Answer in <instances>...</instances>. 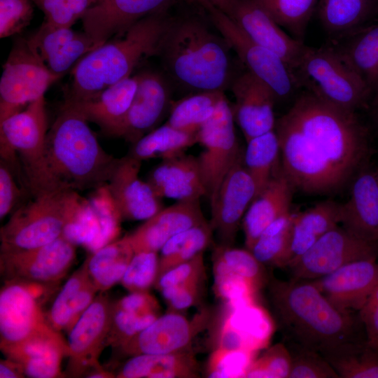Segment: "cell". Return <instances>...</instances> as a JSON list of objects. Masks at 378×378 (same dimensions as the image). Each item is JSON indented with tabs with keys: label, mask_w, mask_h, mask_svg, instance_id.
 Returning <instances> with one entry per match:
<instances>
[{
	"label": "cell",
	"mask_w": 378,
	"mask_h": 378,
	"mask_svg": "<svg viewBox=\"0 0 378 378\" xmlns=\"http://www.w3.org/2000/svg\"><path fill=\"white\" fill-rule=\"evenodd\" d=\"M281 168L295 190L326 195L350 186L368 165V129L356 112L307 90L276 120Z\"/></svg>",
	"instance_id": "cell-1"
},
{
	"label": "cell",
	"mask_w": 378,
	"mask_h": 378,
	"mask_svg": "<svg viewBox=\"0 0 378 378\" xmlns=\"http://www.w3.org/2000/svg\"><path fill=\"white\" fill-rule=\"evenodd\" d=\"M267 286L286 342L325 357L348 343L366 339L361 335L358 313L337 308L312 281L293 277L284 281L270 274Z\"/></svg>",
	"instance_id": "cell-2"
},
{
	"label": "cell",
	"mask_w": 378,
	"mask_h": 378,
	"mask_svg": "<svg viewBox=\"0 0 378 378\" xmlns=\"http://www.w3.org/2000/svg\"><path fill=\"white\" fill-rule=\"evenodd\" d=\"M230 48L223 36L196 18L170 19L158 55L183 87L197 92H224L236 76Z\"/></svg>",
	"instance_id": "cell-3"
},
{
	"label": "cell",
	"mask_w": 378,
	"mask_h": 378,
	"mask_svg": "<svg viewBox=\"0 0 378 378\" xmlns=\"http://www.w3.org/2000/svg\"><path fill=\"white\" fill-rule=\"evenodd\" d=\"M169 20L165 11L148 15L132 24L122 36L87 54L73 69L64 102L90 99L130 77L144 59L158 55Z\"/></svg>",
	"instance_id": "cell-4"
},
{
	"label": "cell",
	"mask_w": 378,
	"mask_h": 378,
	"mask_svg": "<svg viewBox=\"0 0 378 378\" xmlns=\"http://www.w3.org/2000/svg\"><path fill=\"white\" fill-rule=\"evenodd\" d=\"M88 122L64 103L46 136L52 176L61 186L76 191L106 187L120 160L103 149Z\"/></svg>",
	"instance_id": "cell-5"
},
{
	"label": "cell",
	"mask_w": 378,
	"mask_h": 378,
	"mask_svg": "<svg viewBox=\"0 0 378 378\" xmlns=\"http://www.w3.org/2000/svg\"><path fill=\"white\" fill-rule=\"evenodd\" d=\"M83 210L78 191L71 188L31 196L1 227V253L32 249L55 241L82 216Z\"/></svg>",
	"instance_id": "cell-6"
},
{
	"label": "cell",
	"mask_w": 378,
	"mask_h": 378,
	"mask_svg": "<svg viewBox=\"0 0 378 378\" xmlns=\"http://www.w3.org/2000/svg\"><path fill=\"white\" fill-rule=\"evenodd\" d=\"M48 131L44 96L0 122V152L13 150L19 155L31 196L64 188L54 178L48 164Z\"/></svg>",
	"instance_id": "cell-7"
},
{
	"label": "cell",
	"mask_w": 378,
	"mask_h": 378,
	"mask_svg": "<svg viewBox=\"0 0 378 378\" xmlns=\"http://www.w3.org/2000/svg\"><path fill=\"white\" fill-rule=\"evenodd\" d=\"M298 75L302 88L339 108L356 112L370 103V89L328 43L308 48Z\"/></svg>",
	"instance_id": "cell-8"
},
{
	"label": "cell",
	"mask_w": 378,
	"mask_h": 378,
	"mask_svg": "<svg viewBox=\"0 0 378 378\" xmlns=\"http://www.w3.org/2000/svg\"><path fill=\"white\" fill-rule=\"evenodd\" d=\"M192 1L206 12L241 62L272 90L277 99L288 98L302 87L295 70L277 55L252 40L227 14L207 0Z\"/></svg>",
	"instance_id": "cell-9"
},
{
	"label": "cell",
	"mask_w": 378,
	"mask_h": 378,
	"mask_svg": "<svg viewBox=\"0 0 378 378\" xmlns=\"http://www.w3.org/2000/svg\"><path fill=\"white\" fill-rule=\"evenodd\" d=\"M61 77L53 74L27 38L11 49L0 79V122L43 97Z\"/></svg>",
	"instance_id": "cell-10"
},
{
	"label": "cell",
	"mask_w": 378,
	"mask_h": 378,
	"mask_svg": "<svg viewBox=\"0 0 378 378\" xmlns=\"http://www.w3.org/2000/svg\"><path fill=\"white\" fill-rule=\"evenodd\" d=\"M234 122L232 107L225 96L212 116L197 132V144L204 148L197 158L210 203L225 176L244 155Z\"/></svg>",
	"instance_id": "cell-11"
},
{
	"label": "cell",
	"mask_w": 378,
	"mask_h": 378,
	"mask_svg": "<svg viewBox=\"0 0 378 378\" xmlns=\"http://www.w3.org/2000/svg\"><path fill=\"white\" fill-rule=\"evenodd\" d=\"M275 322L259 302L240 306L223 304L214 312L209 342L216 348L260 351L266 349L275 331Z\"/></svg>",
	"instance_id": "cell-12"
},
{
	"label": "cell",
	"mask_w": 378,
	"mask_h": 378,
	"mask_svg": "<svg viewBox=\"0 0 378 378\" xmlns=\"http://www.w3.org/2000/svg\"><path fill=\"white\" fill-rule=\"evenodd\" d=\"M214 314L211 308L203 307L188 319L183 313L167 311L118 350L129 357L191 350L194 339L209 329Z\"/></svg>",
	"instance_id": "cell-13"
},
{
	"label": "cell",
	"mask_w": 378,
	"mask_h": 378,
	"mask_svg": "<svg viewBox=\"0 0 378 378\" xmlns=\"http://www.w3.org/2000/svg\"><path fill=\"white\" fill-rule=\"evenodd\" d=\"M76 255V244L62 235L38 248L1 253V274L6 281L38 285L55 284L67 274Z\"/></svg>",
	"instance_id": "cell-14"
},
{
	"label": "cell",
	"mask_w": 378,
	"mask_h": 378,
	"mask_svg": "<svg viewBox=\"0 0 378 378\" xmlns=\"http://www.w3.org/2000/svg\"><path fill=\"white\" fill-rule=\"evenodd\" d=\"M378 258V243L353 235L340 225L313 244L288 269L292 277L314 280L358 260Z\"/></svg>",
	"instance_id": "cell-15"
},
{
	"label": "cell",
	"mask_w": 378,
	"mask_h": 378,
	"mask_svg": "<svg viewBox=\"0 0 378 378\" xmlns=\"http://www.w3.org/2000/svg\"><path fill=\"white\" fill-rule=\"evenodd\" d=\"M112 304L100 292L68 332L67 372L70 377H86L94 370L103 368L99 358L107 346Z\"/></svg>",
	"instance_id": "cell-16"
},
{
	"label": "cell",
	"mask_w": 378,
	"mask_h": 378,
	"mask_svg": "<svg viewBox=\"0 0 378 378\" xmlns=\"http://www.w3.org/2000/svg\"><path fill=\"white\" fill-rule=\"evenodd\" d=\"M243 156L225 176L210 203L209 223L220 245L232 246L243 218L256 195L255 183L244 165Z\"/></svg>",
	"instance_id": "cell-17"
},
{
	"label": "cell",
	"mask_w": 378,
	"mask_h": 378,
	"mask_svg": "<svg viewBox=\"0 0 378 378\" xmlns=\"http://www.w3.org/2000/svg\"><path fill=\"white\" fill-rule=\"evenodd\" d=\"M230 18L252 40L277 55L298 73L309 46L286 33L257 2L237 0Z\"/></svg>",
	"instance_id": "cell-18"
},
{
	"label": "cell",
	"mask_w": 378,
	"mask_h": 378,
	"mask_svg": "<svg viewBox=\"0 0 378 378\" xmlns=\"http://www.w3.org/2000/svg\"><path fill=\"white\" fill-rule=\"evenodd\" d=\"M136 76V90L116 134L132 144L157 128L171 108L170 90L163 76L153 71Z\"/></svg>",
	"instance_id": "cell-19"
},
{
	"label": "cell",
	"mask_w": 378,
	"mask_h": 378,
	"mask_svg": "<svg viewBox=\"0 0 378 378\" xmlns=\"http://www.w3.org/2000/svg\"><path fill=\"white\" fill-rule=\"evenodd\" d=\"M141 161L129 155L121 158L106 186L120 218L146 220L163 207L147 181L139 176Z\"/></svg>",
	"instance_id": "cell-20"
},
{
	"label": "cell",
	"mask_w": 378,
	"mask_h": 378,
	"mask_svg": "<svg viewBox=\"0 0 378 378\" xmlns=\"http://www.w3.org/2000/svg\"><path fill=\"white\" fill-rule=\"evenodd\" d=\"M230 88L235 98L234 120L246 142L274 130V106L277 99L265 82L246 70L235 76Z\"/></svg>",
	"instance_id": "cell-21"
},
{
	"label": "cell",
	"mask_w": 378,
	"mask_h": 378,
	"mask_svg": "<svg viewBox=\"0 0 378 378\" xmlns=\"http://www.w3.org/2000/svg\"><path fill=\"white\" fill-rule=\"evenodd\" d=\"M174 0H100L81 20L84 31L102 46L113 36H122L135 22L165 11Z\"/></svg>",
	"instance_id": "cell-22"
},
{
	"label": "cell",
	"mask_w": 378,
	"mask_h": 378,
	"mask_svg": "<svg viewBox=\"0 0 378 378\" xmlns=\"http://www.w3.org/2000/svg\"><path fill=\"white\" fill-rule=\"evenodd\" d=\"M27 283L6 281L0 292V346L18 343L48 324Z\"/></svg>",
	"instance_id": "cell-23"
},
{
	"label": "cell",
	"mask_w": 378,
	"mask_h": 378,
	"mask_svg": "<svg viewBox=\"0 0 378 378\" xmlns=\"http://www.w3.org/2000/svg\"><path fill=\"white\" fill-rule=\"evenodd\" d=\"M311 281L339 309L358 312L378 284L377 258L349 262Z\"/></svg>",
	"instance_id": "cell-24"
},
{
	"label": "cell",
	"mask_w": 378,
	"mask_h": 378,
	"mask_svg": "<svg viewBox=\"0 0 378 378\" xmlns=\"http://www.w3.org/2000/svg\"><path fill=\"white\" fill-rule=\"evenodd\" d=\"M0 349L6 358L22 366L26 377H64L61 363L69 356L68 344L50 324L18 343L0 346Z\"/></svg>",
	"instance_id": "cell-25"
},
{
	"label": "cell",
	"mask_w": 378,
	"mask_h": 378,
	"mask_svg": "<svg viewBox=\"0 0 378 378\" xmlns=\"http://www.w3.org/2000/svg\"><path fill=\"white\" fill-rule=\"evenodd\" d=\"M206 221L200 200L180 201L162 208L127 237L134 253L159 252L178 233Z\"/></svg>",
	"instance_id": "cell-26"
},
{
	"label": "cell",
	"mask_w": 378,
	"mask_h": 378,
	"mask_svg": "<svg viewBox=\"0 0 378 378\" xmlns=\"http://www.w3.org/2000/svg\"><path fill=\"white\" fill-rule=\"evenodd\" d=\"M48 68L62 77L90 52L99 46L85 31L57 27L43 22L27 38Z\"/></svg>",
	"instance_id": "cell-27"
},
{
	"label": "cell",
	"mask_w": 378,
	"mask_h": 378,
	"mask_svg": "<svg viewBox=\"0 0 378 378\" xmlns=\"http://www.w3.org/2000/svg\"><path fill=\"white\" fill-rule=\"evenodd\" d=\"M342 203L341 226L361 239L378 243V176L368 165L354 178Z\"/></svg>",
	"instance_id": "cell-28"
},
{
	"label": "cell",
	"mask_w": 378,
	"mask_h": 378,
	"mask_svg": "<svg viewBox=\"0 0 378 378\" xmlns=\"http://www.w3.org/2000/svg\"><path fill=\"white\" fill-rule=\"evenodd\" d=\"M146 181L160 198L196 201L206 196L198 158L185 153L162 160Z\"/></svg>",
	"instance_id": "cell-29"
},
{
	"label": "cell",
	"mask_w": 378,
	"mask_h": 378,
	"mask_svg": "<svg viewBox=\"0 0 378 378\" xmlns=\"http://www.w3.org/2000/svg\"><path fill=\"white\" fill-rule=\"evenodd\" d=\"M295 188L281 164L267 186L255 196L241 222L245 247L251 251L263 230L281 216L290 212Z\"/></svg>",
	"instance_id": "cell-30"
},
{
	"label": "cell",
	"mask_w": 378,
	"mask_h": 378,
	"mask_svg": "<svg viewBox=\"0 0 378 378\" xmlns=\"http://www.w3.org/2000/svg\"><path fill=\"white\" fill-rule=\"evenodd\" d=\"M137 88V77L130 76L77 102L64 103L77 111L88 122L95 123L103 133L116 136Z\"/></svg>",
	"instance_id": "cell-31"
},
{
	"label": "cell",
	"mask_w": 378,
	"mask_h": 378,
	"mask_svg": "<svg viewBox=\"0 0 378 378\" xmlns=\"http://www.w3.org/2000/svg\"><path fill=\"white\" fill-rule=\"evenodd\" d=\"M367 84L378 88V24L363 27L328 43Z\"/></svg>",
	"instance_id": "cell-32"
},
{
	"label": "cell",
	"mask_w": 378,
	"mask_h": 378,
	"mask_svg": "<svg viewBox=\"0 0 378 378\" xmlns=\"http://www.w3.org/2000/svg\"><path fill=\"white\" fill-rule=\"evenodd\" d=\"M200 364L192 349L172 354L131 356L115 374L117 378H196Z\"/></svg>",
	"instance_id": "cell-33"
},
{
	"label": "cell",
	"mask_w": 378,
	"mask_h": 378,
	"mask_svg": "<svg viewBox=\"0 0 378 378\" xmlns=\"http://www.w3.org/2000/svg\"><path fill=\"white\" fill-rule=\"evenodd\" d=\"M98 292L83 265L66 281L46 315L50 325L69 332L90 307Z\"/></svg>",
	"instance_id": "cell-34"
},
{
	"label": "cell",
	"mask_w": 378,
	"mask_h": 378,
	"mask_svg": "<svg viewBox=\"0 0 378 378\" xmlns=\"http://www.w3.org/2000/svg\"><path fill=\"white\" fill-rule=\"evenodd\" d=\"M341 209L342 203L327 200L294 214L288 268L319 238L340 224Z\"/></svg>",
	"instance_id": "cell-35"
},
{
	"label": "cell",
	"mask_w": 378,
	"mask_h": 378,
	"mask_svg": "<svg viewBox=\"0 0 378 378\" xmlns=\"http://www.w3.org/2000/svg\"><path fill=\"white\" fill-rule=\"evenodd\" d=\"M319 21L333 41L368 26L378 15V0H319Z\"/></svg>",
	"instance_id": "cell-36"
},
{
	"label": "cell",
	"mask_w": 378,
	"mask_h": 378,
	"mask_svg": "<svg viewBox=\"0 0 378 378\" xmlns=\"http://www.w3.org/2000/svg\"><path fill=\"white\" fill-rule=\"evenodd\" d=\"M134 254L126 236L111 241L93 251L83 265L99 292H104L120 283Z\"/></svg>",
	"instance_id": "cell-37"
},
{
	"label": "cell",
	"mask_w": 378,
	"mask_h": 378,
	"mask_svg": "<svg viewBox=\"0 0 378 378\" xmlns=\"http://www.w3.org/2000/svg\"><path fill=\"white\" fill-rule=\"evenodd\" d=\"M196 144L197 134L177 130L166 122L133 144L128 155L141 162L153 158L164 160L185 153Z\"/></svg>",
	"instance_id": "cell-38"
},
{
	"label": "cell",
	"mask_w": 378,
	"mask_h": 378,
	"mask_svg": "<svg viewBox=\"0 0 378 378\" xmlns=\"http://www.w3.org/2000/svg\"><path fill=\"white\" fill-rule=\"evenodd\" d=\"M213 234L206 220L172 237L160 251L158 279L166 271L203 253L212 243Z\"/></svg>",
	"instance_id": "cell-39"
},
{
	"label": "cell",
	"mask_w": 378,
	"mask_h": 378,
	"mask_svg": "<svg viewBox=\"0 0 378 378\" xmlns=\"http://www.w3.org/2000/svg\"><path fill=\"white\" fill-rule=\"evenodd\" d=\"M213 274L241 277L260 290L267 286L270 274L266 266L260 262L247 248L217 244L212 253Z\"/></svg>",
	"instance_id": "cell-40"
},
{
	"label": "cell",
	"mask_w": 378,
	"mask_h": 378,
	"mask_svg": "<svg viewBox=\"0 0 378 378\" xmlns=\"http://www.w3.org/2000/svg\"><path fill=\"white\" fill-rule=\"evenodd\" d=\"M246 143L243 162L255 183L257 195L267 186L280 165L279 144L274 130L255 136Z\"/></svg>",
	"instance_id": "cell-41"
},
{
	"label": "cell",
	"mask_w": 378,
	"mask_h": 378,
	"mask_svg": "<svg viewBox=\"0 0 378 378\" xmlns=\"http://www.w3.org/2000/svg\"><path fill=\"white\" fill-rule=\"evenodd\" d=\"M294 214H286L268 225L257 239L251 251L265 266L287 267Z\"/></svg>",
	"instance_id": "cell-42"
},
{
	"label": "cell",
	"mask_w": 378,
	"mask_h": 378,
	"mask_svg": "<svg viewBox=\"0 0 378 378\" xmlns=\"http://www.w3.org/2000/svg\"><path fill=\"white\" fill-rule=\"evenodd\" d=\"M224 97L221 91H206L184 97L171 106L167 123L177 130L197 134Z\"/></svg>",
	"instance_id": "cell-43"
},
{
	"label": "cell",
	"mask_w": 378,
	"mask_h": 378,
	"mask_svg": "<svg viewBox=\"0 0 378 378\" xmlns=\"http://www.w3.org/2000/svg\"><path fill=\"white\" fill-rule=\"evenodd\" d=\"M324 358L341 378H378V347L366 339L348 343Z\"/></svg>",
	"instance_id": "cell-44"
},
{
	"label": "cell",
	"mask_w": 378,
	"mask_h": 378,
	"mask_svg": "<svg viewBox=\"0 0 378 378\" xmlns=\"http://www.w3.org/2000/svg\"><path fill=\"white\" fill-rule=\"evenodd\" d=\"M295 39L302 41L319 0H254Z\"/></svg>",
	"instance_id": "cell-45"
},
{
	"label": "cell",
	"mask_w": 378,
	"mask_h": 378,
	"mask_svg": "<svg viewBox=\"0 0 378 378\" xmlns=\"http://www.w3.org/2000/svg\"><path fill=\"white\" fill-rule=\"evenodd\" d=\"M259 351L216 348L211 350L205 366L209 378H245Z\"/></svg>",
	"instance_id": "cell-46"
},
{
	"label": "cell",
	"mask_w": 378,
	"mask_h": 378,
	"mask_svg": "<svg viewBox=\"0 0 378 378\" xmlns=\"http://www.w3.org/2000/svg\"><path fill=\"white\" fill-rule=\"evenodd\" d=\"M285 344L291 356L289 378H340L321 354L293 342Z\"/></svg>",
	"instance_id": "cell-47"
},
{
	"label": "cell",
	"mask_w": 378,
	"mask_h": 378,
	"mask_svg": "<svg viewBox=\"0 0 378 378\" xmlns=\"http://www.w3.org/2000/svg\"><path fill=\"white\" fill-rule=\"evenodd\" d=\"M158 252L134 253L120 281L130 293L148 292L158 279Z\"/></svg>",
	"instance_id": "cell-48"
},
{
	"label": "cell",
	"mask_w": 378,
	"mask_h": 378,
	"mask_svg": "<svg viewBox=\"0 0 378 378\" xmlns=\"http://www.w3.org/2000/svg\"><path fill=\"white\" fill-rule=\"evenodd\" d=\"M100 0H32L44 14V22L57 27H69Z\"/></svg>",
	"instance_id": "cell-49"
},
{
	"label": "cell",
	"mask_w": 378,
	"mask_h": 378,
	"mask_svg": "<svg viewBox=\"0 0 378 378\" xmlns=\"http://www.w3.org/2000/svg\"><path fill=\"white\" fill-rule=\"evenodd\" d=\"M291 356L283 342L276 343L265 349L252 363L245 378H289Z\"/></svg>",
	"instance_id": "cell-50"
},
{
	"label": "cell",
	"mask_w": 378,
	"mask_h": 378,
	"mask_svg": "<svg viewBox=\"0 0 378 378\" xmlns=\"http://www.w3.org/2000/svg\"><path fill=\"white\" fill-rule=\"evenodd\" d=\"M160 315L138 316L112 304L107 345L118 349Z\"/></svg>",
	"instance_id": "cell-51"
},
{
	"label": "cell",
	"mask_w": 378,
	"mask_h": 378,
	"mask_svg": "<svg viewBox=\"0 0 378 378\" xmlns=\"http://www.w3.org/2000/svg\"><path fill=\"white\" fill-rule=\"evenodd\" d=\"M213 290L223 304L232 306L258 302L260 291L250 281L230 274L214 276Z\"/></svg>",
	"instance_id": "cell-52"
},
{
	"label": "cell",
	"mask_w": 378,
	"mask_h": 378,
	"mask_svg": "<svg viewBox=\"0 0 378 378\" xmlns=\"http://www.w3.org/2000/svg\"><path fill=\"white\" fill-rule=\"evenodd\" d=\"M32 0H0V38L18 34L30 23L33 13Z\"/></svg>",
	"instance_id": "cell-53"
},
{
	"label": "cell",
	"mask_w": 378,
	"mask_h": 378,
	"mask_svg": "<svg viewBox=\"0 0 378 378\" xmlns=\"http://www.w3.org/2000/svg\"><path fill=\"white\" fill-rule=\"evenodd\" d=\"M205 269L203 253L166 271L157 279L154 288L160 292L170 286L204 281Z\"/></svg>",
	"instance_id": "cell-54"
},
{
	"label": "cell",
	"mask_w": 378,
	"mask_h": 378,
	"mask_svg": "<svg viewBox=\"0 0 378 378\" xmlns=\"http://www.w3.org/2000/svg\"><path fill=\"white\" fill-rule=\"evenodd\" d=\"M203 284L200 281L162 289L160 293L167 305V312L183 313L199 303Z\"/></svg>",
	"instance_id": "cell-55"
},
{
	"label": "cell",
	"mask_w": 378,
	"mask_h": 378,
	"mask_svg": "<svg viewBox=\"0 0 378 378\" xmlns=\"http://www.w3.org/2000/svg\"><path fill=\"white\" fill-rule=\"evenodd\" d=\"M21 190L15 181L10 166L1 160L0 163V219L14 208L20 200Z\"/></svg>",
	"instance_id": "cell-56"
},
{
	"label": "cell",
	"mask_w": 378,
	"mask_h": 378,
	"mask_svg": "<svg viewBox=\"0 0 378 378\" xmlns=\"http://www.w3.org/2000/svg\"><path fill=\"white\" fill-rule=\"evenodd\" d=\"M114 303L119 307L138 316L160 315L158 300L148 292H132Z\"/></svg>",
	"instance_id": "cell-57"
},
{
	"label": "cell",
	"mask_w": 378,
	"mask_h": 378,
	"mask_svg": "<svg viewBox=\"0 0 378 378\" xmlns=\"http://www.w3.org/2000/svg\"><path fill=\"white\" fill-rule=\"evenodd\" d=\"M358 313L367 343L378 347V284Z\"/></svg>",
	"instance_id": "cell-58"
},
{
	"label": "cell",
	"mask_w": 378,
	"mask_h": 378,
	"mask_svg": "<svg viewBox=\"0 0 378 378\" xmlns=\"http://www.w3.org/2000/svg\"><path fill=\"white\" fill-rule=\"evenodd\" d=\"M26 377L22 366L16 361L6 358L0 361L1 378H21Z\"/></svg>",
	"instance_id": "cell-59"
},
{
	"label": "cell",
	"mask_w": 378,
	"mask_h": 378,
	"mask_svg": "<svg viewBox=\"0 0 378 378\" xmlns=\"http://www.w3.org/2000/svg\"><path fill=\"white\" fill-rule=\"evenodd\" d=\"M212 5L227 14L231 15L237 0H207Z\"/></svg>",
	"instance_id": "cell-60"
},
{
	"label": "cell",
	"mask_w": 378,
	"mask_h": 378,
	"mask_svg": "<svg viewBox=\"0 0 378 378\" xmlns=\"http://www.w3.org/2000/svg\"><path fill=\"white\" fill-rule=\"evenodd\" d=\"M370 105L374 120L378 125V88L372 94Z\"/></svg>",
	"instance_id": "cell-61"
},
{
	"label": "cell",
	"mask_w": 378,
	"mask_h": 378,
	"mask_svg": "<svg viewBox=\"0 0 378 378\" xmlns=\"http://www.w3.org/2000/svg\"><path fill=\"white\" fill-rule=\"evenodd\" d=\"M376 172H377V174L378 176V167H377V169H375Z\"/></svg>",
	"instance_id": "cell-62"
}]
</instances>
